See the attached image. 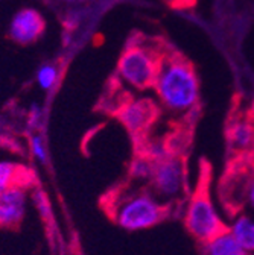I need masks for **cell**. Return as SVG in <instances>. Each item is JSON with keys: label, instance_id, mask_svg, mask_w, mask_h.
I'll use <instances>...</instances> for the list:
<instances>
[{"label": "cell", "instance_id": "obj_16", "mask_svg": "<svg viewBox=\"0 0 254 255\" xmlns=\"http://www.w3.org/2000/svg\"><path fill=\"white\" fill-rule=\"evenodd\" d=\"M56 78H58V70L53 67V66H43L40 70H38V84L43 90H50L53 87V84L56 82Z\"/></svg>", "mask_w": 254, "mask_h": 255}, {"label": "cell", "instance_id": "obj_22", "mask_svg": "<svg viewBox=\"0 0 254 255\" xmlns=\"http://www.w3.org/2000/svg\"><path fill=\"white\" fill-rule=\"evenodd\" d=\"M253 111H254V110H253Z\"/></svg>", "mask_w": 254, "mask_h": 255}, {"label": "cell", "instance_id": "obj_19", "mask_svg": "<svg viewBox=\"0 0 254 255\" xmlns=\"http://www.w3.org/2000/svg\"><path fill=\"white\" fill-rule=\"evenodd\" d=\"M38 120H40V108L38 107H32V110H30L29 122H30V125H32V126H35V125H38Z\"/></svg>", "mask_w": 254, "mask_h": 255}, {"label": "cell", "instance_id": "obj_17", "mask_svg": "<svg viewBox=\"0 0 254 255\" xmlns=\"http://www.w3.org/2000/svg\"><path fill=\"white\" fill-rule=\"evenodd\" d=\"M32 201H34L35 207L38 208L40 214L44 217V220H47L50 217V202H49L47 196L44 195V191L35 190L34 195H32Z\"/></svg>", "mask_w": 254, "mask_h": 255}, {"label": "cell", "instance_id": "obj_3", "mask_svg": "<svg viewBox=\"0 0 254 255\" xmlns=\"http://www.w3.org/2000/svg\"><path fill=\"white\" fill-rule=\"evenodd\" d=\"M113 220L125 231H143L163 222L169 208L149 191H131L114 199L110 208Z\"/></svg>", "mask_w": 254, "mask_h": 255}, {"label": "cell", "instance_id": "obj_13", "mask_svg": "<svg viewBox=\"0 0 254 255\" xmlns=\"http://www.w3.org/2000/svg\"><path fill=\"white\" fill-rule=\"evenodd\" d=\"M29 170L12 159H0V193L11 185L26 184Z\"/></svg>", "mask_w": 254, "mask_h": 255}, {"label": "cell", "instance_id": "obj_7", "mask_svg": "<svg viewBox=\"0 0 254 255\" xmlns=\"http://www.w3.org/2000/svg\"><path fill=\"white\" fill-rule=\"evenodd\" d=\"M116 114L130 134L140 137L149 131V128L157 120L158 107L151 99L130 98L119 108Z\"/></svg>", "mask_w": 254, "mask_h": 255}, {"label": "cell", "instance_id": "obj_9", "mask_svg": "<svg viewBox=\"0 0 254 255\" xmlns=\"http://www.w3.org/2000/svg\"><path fill=\"white\" fill-rule=\"evenodd\" d=\"M46 23L41 14L35 9H21L11 21L9 35L20 44H29L35 41L43 32Z\"/></svg>", "mask_w": 254, "mask_h": 255}, {"label": "cell", "instance_id": "obj_20", "mask_svg": "<svg viewBox=\"0 0 254 255\" xmlns=\"http://www.w3.org/2000/svg\"><path fill=\"white\" fill-rule=\"evenodd\" d=\"M253 167H254V153H253V164H251Z\"/></svg>", "mask_w": 254, "mask_h": 255}, {"label": "cell", "instance_id": "obj_12", "mask_svg": "<svg viewBox=\"0 0 254 255\" xmlns=\"http://www.w3.org/2000/svg\"><path fill=\"white\" fill-rule=\"evenodd\" d=\"M236 242L247 251L254 252V219L248 214H242L235 219L232 228L229 230Z\"/></svg>", "mask_w": 254, "mask_h": 255}, {"label": "cell", "instance_id": "obj_1", "mask_svg": "<svg viewBox=\"0 0 254 255\" xmlns=\"http://www.w3.org/2000/svg\"><path fill=\"white\" fill-rule=\"evenodd\" d=\"M162 105L175 114L190 117L200 104V82L194 64L172 46L165 53L155 82Z\"/></svg>", "mask_w": 254, "mask_h": 255}, {"label": "cell", "instance_id": "obj_14", "mask_svg": "<svg viewBox=\"0 0 254 255\" xmlns=\"http://www.w3.org/2000/svg\"><path fill=\"white\" fill-rule=\"evenodd\" d=\"M152 166H154L152 159L146 156H139L131 164V175L136 179H149L152 173Z\"/></svg>", "mask_w": 254, "mask_h": 255}, {"label": "cell", "instance_id": "obj_6", "mask_svg": "<svg viewBox=\"0 0 254 255\" xmlns=\"http://www.w3.org/2000/svg\"><path fill=\"white\" fill-rule=\"evenodd\" d=\"M222 198L229 199L227 205L247 210L254 219V167H239L230 172L229 179L221 188Z\"/></svg>", "mask_w": 254, "mask_h": 255}, {"label": "cell", "instance_id": "obj_5", "mask_svg": "<svg viewBox=\"0 0 254 255\" xmlns=\"http://www.w3.org/2000/svg\"><path fill=\"white\" fill-rule=\"evenodd\" d=\"M184 164L183 159L175 155H168L154 161L151 173V187L154 196L162 201H172L184 191Z\"/></svg>", "mask_w": 254, "mask_h": 255}, {"label": "cell", "instance_id": "obj_11", "mask_svg": "<svg viewBox=\"0 0 254 255\" xmlns=\"http://www.w3.org/2000/svg\"><path fill=\"white\" fill-rule=\"evenodd\" d=\"M229 141L236 150H248L254 146V122L233 120L229 128Z\"/></svg>", "mask_w": 254, "mask_h": 255}, {"label": "cell", "instance_id": "obj_2", "mask_svg": "<svg viewBox=\"0 0 254 255\" xmlns=\"http://www.w3.org/2000/svg\"><path fill=\"white\" fill-rule=\"evenodd\" d=\"M169 47L171 44L160 37L134 34L119 58L117 79L136 90L154 87L160 62Z\"/></svg>", "mask_w": 254, "mask_h": 255}, {"label": "cell", "instance_id": "obj_8", "mask_svg": "<svg viewBox=\"0 0 254 255\" xmlns=\"http://www.w3.org/2000/svg\"><path fill=\"white\" fill-rule=\"evenodd\" d=\"M29 207L26 184H15L0 193V228L12 230L20 227Z\"/></svg>", "mask_w": 254, "mask_h": 255}, {"label": "cell", "instance_id": "obj_4", "mask_svg": "<svg viewBox=\"0 0 254 255\" xmlns=\"http://www.w3.org/2000/svg\"><path fill=\"white\" fill-rule=\"evenodd\" d=\"M209 178H210V169L209 164L207 167L204 164L198 187L195 188L194 195L190 196L184 214V225L187 231L200 243H206L210 239L216 237L218 234L229 230L215 210L213 201L210 198Z\"/></svg>", "mask_w": 254, "mask_h": 255}, {"label": "cell", "instance_id": "obj_15", "mask_svg": "<svg viewBox=\"0 0 254 255\" xmlns=\"http://www.w3.org/2000/svg\"><path fill=\"white\" fill-rule=\"evenodd\" d=\"M29 147L38 163H41V164L47 163V147H46V141L41 134H38V132L32 134V137L29 140Z\"/></svg>", "mask_w": 254, "mask_h": 255}, {"label": "cell", "instance_id": "obj_10", "mask_svg": "<svg viewBox=\"0 0 254 255\" xmlns=\"http://www.w3.org/2000/svg\"><path fill=\"white\" fill-rule=\"evenodd\" d=\"M204 245V255H250L227 230L210 239Z\"/></svg>", "mask_w": 254, "mask_h": 255}, {"label": "cell", "instance_id": "obj_18", "mask_svg": "<svg viewBox=\"0 0 254 255\" xmlns=\"http://www.w3.org/2000/svg\"><path fill=\"white\" fill-rule=\"evenodd\" d=\"M166 2L174 8H192L197 0H166Z\"/></svg>", "mask_w": 254, "mask_h": 255}, {"label": "cell", "instance_id": "obj_21", "mask_svg": "<svg viewBox=\"0 0 254 255\" xmlns=\"http://www.w3.org/2000/svg\"><path fill=\"white\" fill-rule=\"evenodd\" d=\"M0 147H2V137H0Z\"/></svg>", "mask_w": 254, "mask_h": 255}]
</instances>
